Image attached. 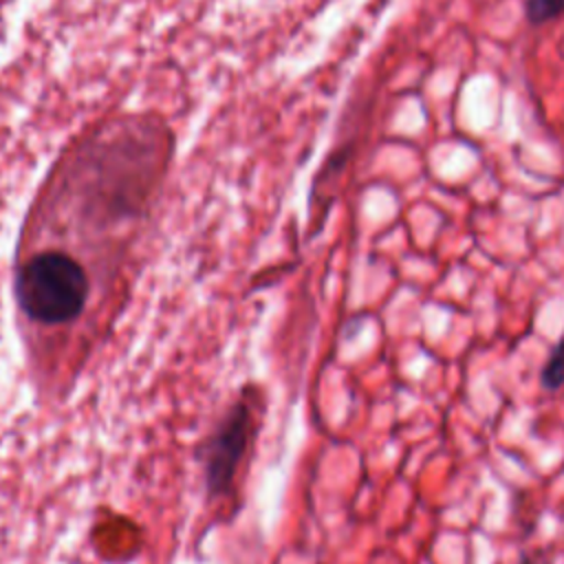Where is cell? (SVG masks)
<instances>
[{
  "instance_id": "obj_1",
  "label": "cell",
  "mask_w": 564,
  "mask_h": 564,
  "mask_svg": "<svg viewBox=\"0 0 564 564\" xmlns=\"http://www.w3.org/2000/svg\"><path fill=\"white\" fill-rule=\"evenodd\" d=\"M88 291L90 282L84 267L57 249L33 253L15 275L18 304L37 324L73 322L82 313Z\"/></svg>"
},
{
  "instance_id": "obj_2",
  "label": "cell",
  "mask_w": 564,
  "mask_h": 564,
  "mask_svg": "<svg viewBox=\"0 0 564 564\" xmlns=\"http://www.w3.org/2000/svg\"><path fill=\"white\" fill-rule=\"evenodd\" d=\"M253 432L256 397H245L227 412L205 447V476L212 494L223 496L234 487L238 465L251 447Z\"/></svg>"
},
{
  "instance_id": "obj_3",
  "label": "cell",
  "mask_w": 564,
  "mask_h": 564,
  "mask_svg": "<svg viewBox=\"0 0 564 564\" xmlns=\"http://www.w3.org/2000/svg\"><path fill=\"white\" fill-rule=\"evenodd\" d=\"M564 13V0H527V18L531 24H544Z\"/></svg>"
},
{
  "instance_id": "obj_4",
  "label": "cell",
  "mask_w": 564,
  "mask_h": 564,
  "mask_svg": "<svg viewBox=\"0 0 564 564\" xmlns=\"http://www.w3.org/2000/svg\"><path fill=\"white\" fill-rule=\"evenodd\" d=\"M542 379H544V386H549V388H557L564 383V341L551 355V361L546 364Z\"/></svg>"
}]
</instances>
